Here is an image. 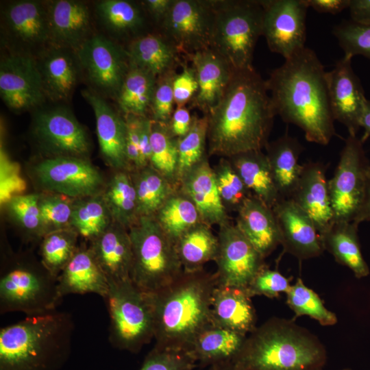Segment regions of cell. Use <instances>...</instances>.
Listing matches in <instances>:
<instances>
[{
  "label": "cell",
  "instance_id": "obj_1",
  "mask_svg": "<svg viewBox=\"0 0 370 370\" xmlns=\"http://www.w3.org/2000/svg\"><path fill=\"white\" fill-rule=\"evenodd\" d=\"M268 92L254 66L234 71L221 100L207 114L209 156L228 158L265 148L276 116Z\"/></svg>",
  "mask_w": 370,
  "mask_h": 370
},
{
  "label": "cell",
  "instance_id": "obj_2",
  "mask_svg": "<svg viewBox=\"0 0 370 370\" xmlns=\"http://www.w3.org/2000/svg\"><path fill=\"white\" fill-rule=\"evenodd\" d=\"M325 73L315 52L306 47L266 80L276 115L301 128L308 141L321 145L336 134Z\"/></svg>",
  "mask_w": 370,
  "mask_h": 370
},
{
  "label": "cell",
  "instance_id": "obj_3",
  "mask_svg": "<svg viewBox=\"0 0 370 370\" xmlns=\"http://www.w3.org/2000/svg\"><path fill=\"white\" fill-rule=\"evenodd\" d=\"M216 286L214 273L183 271L168 286L148 293L154 317V347L185 352L195 337L212 324Z\"/></svg>",
  "mask_w": 370,
  "mask_h": 370
},
{
  "label": "cell",
  "instance_id": "obj_4",
  "mask_svg": "<svg viewBox=\"0 0 370 370\" xmlns=\"http://www.w3.org/2000/svg\"><path fill=\"white\" fill-rule=\"evenodd\" d=\"M69 312L27 316L0 330V370H60L67 362L74 332Z\"/></svg>",
  "mask_w": 370,
  "mask_h": 370
},
{
  "label": "cell",
  "instance_id": "obj_5",
  "mask_svg": "<svg viewBox=\"0 0 370 370\" xmlns=\"http://www.w3.org/2000/svg\"><path fill=\"white\" fill-rule=\"evenodd\" d=\"M326 349L294 319L271 317L247 336L232 360L238 370H323Z\"/></svg>",
  "mask_w": 370,
  "mask_h": 370
},
{
  "label": "cell",
  "instance_id": "obj_6",
  "mask_svg": "<svg viewBox=\"0 0 370 370\" xmlns=\"http://www.w3.org/2000/svg\"><path fill=\"white\" fill-rule=\"evenodd\" d=\"M210 49L234 71L252 67L256 45L262 36L261 1L212 0Z\"/></svg>",
  "mask_w": 370,
  "mask_h": 370
},
{
  "label": "cell",
  "instance_id": "obj_7",
  "mask_svg": "<svg viewBox=\"0 0 370 370\" xmlns=\"http://www.w3.org/2000/svg\"><path fill=\"white\" fill-rule=\"evenodd\" d=\"M128 232L133 254L131 280L137 287L154 293L182 273L175 243L154 216L139 217Z\"/></svg>",
  "mask_w": 370,
  "mask_h": 370
},
{
  "label": "cell",
  "instance_id": "obj_8",
  "mask_svg": "<svg viewBox=\"0 0 370 370\" xmlns=\"http://www.w3.org/2000/svg\"><path fill=\"white\" fill-rule=\"evenodd\" d=\"M110 316L108 340L120 350L138 353L154 338V317L149 294L131 279L109 282L104 299Z\"/></svg>",
  "mask_w": 370,
  "mask_h": 370
},
{
  "label": "cell",
  "instance_id": "obj_9",
  "mask_svg": "<svg viewBox=\"0 0 370 370\" xmlns=\"http://www.w3.org/2000/svg\"><path fill=\"white\" fill-rule=\"evenodd\" d=\"M62 297L57 278L43 265L16 263L0 277V313L19 312L27 316L56 310Z\"/></svg>",
  "mask_w": 370,
  "mask_h": 370
},
{
  "label": "cell",
  "instance_id": "obj_10",
  "mask_svg": "<svg viewBox=\"0 0 370 370\" xmlns=\"http://www.w3.org/2000/svg\"><path fill=\"white\" fill-rule=\"evenodd\" d=\"M363 143L362 138L348 136L328 180L334 221H354L362 204L370 170Z\"/></svg>",
  "mask_w": 370,
  "mask_h": 370
},
{
  "label": "cell",
  "instance_id": "obj_11",
  "mask_svg": "<svg viewBox=\"0 0 370 370\" xmlns=\"http://www.w3.org/2000/svg\"><path fill=\"white\" fill-rule=\"evenodd\" d=\"M1 32L8 53L36 58L51 45L47 2L7 3L1 8Z\"/></svg>",
  "mask_w": 370,
  "mask_h": 370
},
{
  "label": "cell",
  "instance_id": "obj_12",
  "mask_svg": "<svg viewBox=\"0 0 370 370\" xmlns=\"http://www.w3.org/2000/svg\"><path fill=\"white\" fill-rule=\"evenodd\" d=\"M83 77L92 91L116 99L130 68L121 46L102 34H92L76 51Z\"/></svg>",
  "mask_w": 370,
  "mask_h": 370
},
{
  "label": "cell",
  "instance_id": "obj_13",
  "mask_svg": "<svg viewBox=\"0 0 370 370\" xmlns=\"http://www.w3.org/2000/svg\"><path fill=\"white\" fill-rule=\"evenodd\" d=\"M213 21L212 0H173L160 26L186 58L210 48Z\"/></svg>",
  "mask_w": 370,
  "mask_h": 370
},
{
  "label": "cell",
  "instance_id": "obj_14",
  "mask_svg": "<svg viewBox=\"0 0 370 370\" xmlns=\"http://www.w3.org/2000/svg\"><path fill=\"white\" fill-rule=\"evenodd\" d=\"M33 132L41 146L52 156L86 158L90 152L86 130L63 104L42 105L35 110Z\"/></svg>",
  "mask_w": 370,
  "mask_h": 370
},
{
  "label": "cell",
  "instance_id": "obj_15",
  "mask_svg": "<svg viewBox=\"0 0 370 370\" xmlns=\"http://www.w3.org/2000/svg\"><path fill=\"white\" fill-rule=\"evenodd\" d=\"M34 173L47 190L73 199L100 194L106 185L101 173L87 158L51 156L38 163Z\"/></svg>",
  "mask_w": 370,
  "mask_h": 370
},
{
  "label": "cell",
  "instance_id": "obj_16",
  "mask_svg": "<svg viewBox=\"0 0 370 370\" xmlns=\"http://www.w3.org/2000/svg\"><path fill=\"white\" fill-rule=\"evenodd\" d=\"M219 248L214 262L217 286L246 288L264 267V258L230 222L219 226Z\"/></svg>",
  "mask_w": 370,
  "mask_h": 370
},
{
  "label": "cell",
  "instance_id": "obj_17",
  "mask_svg": "<svg viewBox=\"0 0 370 370\" xmlns=\"http://www.w3.org/2000/svg\"><path fill=\"white\" fill-rule=\"evenodd\" d=\"M262 36L269 49L287 59L303 49L306 42L304 0H262Z\"/></svg>",
  "mask_w": 370,
  "mask_h": 370
},
{
  "label": "cell",
  "instance_id": "obj_18",
  "mask_svg": "<svg viewBox=\"0 0 370 370\" xmlns=\"http://www.w3.org/2000/svg\"><path fill=\"white\" fill-rule=\"evenodd\" d=\"M0 95L16 112L35 110L47 101L34 57L8 53L0 62Z\"/></svg>",
  "mask_w": 370,
  "mask_h": 370
},
{
  "label": "cell",
  "instance_id": "obj_19",
  "mask_svg": "<svg viewBox=\"0 0 370 370\" xmlns=\"http://www.w3.org/2000/svg\"><path fill=\"white\" fill-rule=\"evenodd\" d=\"M330 106L334 121L343 124L349 135L356 136L367 99L360 79L352 66V58L344 56L326 72Z\"/></svg>",
  "mask_w": 370,
  "mask_h": 370
},
{
  "label": "cell",
  "instance_id": "obj_20",
  "mask_svg": "<svg viewBox=\"0 0 370 370\" xmlns=\"http://www.w3.org/2000/svg\"><path fill=\"white\" fill-rule=\"evenodd\" d=\"M285 253L299 260L319 256L324 249L310 217L291 199H281L272 208Z\"/></svg>",
  "mask_w": 370,
  "mask_h": 370
},
{
  "label": "cell",
  "instance_id": "obj_21",
  "mask_svg": "<svg viewBox=\"0 0 370 370\" xmlns=\"http://www.w3.org/2000/svg\"><path fill=\"white\" fill-rule=\"evenodd\" d=\"M35 60L46 99L68 101L83 77L76 51L50 45Z\"/></svg>",
  "mask_w": 370,
  "mask_h": 370
},
{
  "label": "cell",
  "instance_id": "obj_22",
  "mask_svg": "<svg viewBox=\"0 0 370 370\" xmlns=\"http://www.w3.org/2000/svg\"><path fill=\"white\" fill-rule=\"evenodd\" d=\"M82 95L93 110L103 158L115 171H131L126 154L127 127L124 116L92 90H83Z\"/></svg>",
  "mask_w": 370,
  "mask_h": 370
},
{
  "label": "cell",
  "instance_id": "obj_23",
  "mask_svg": "<svg viewBox=\"0 0 370 370\" xmlns=\"http://www.w3.org/2000/svg\"><path fill=\"white\" fill-rule=\"evenodd\" d=\"M289 199L310 217L320 236L334 221L325 167L321 162L302 164L300 176Z\"/></svg>",
  "mask_w": 370,
  "mask_h": 370
},
{
  "label": "cell",
  "instance_id": "obj_24",
  "mask_svg": "<svg viewBox=\"0 0 370 370\" xmlns=\"http://www.w3.org/2000/svg\"><path fill=\"white\" fill-rule=\"evenodd\" d=\"M186 59L190 61L198 83V90L190 106L207 115L221 100L234 70L210 48L197 51Z\"/></svg>",
  "mask_w": 370,
  "mask_h": 370
},
{
  "label": "cell",
  "instance_id": "obj_25",
  "mask_svg": "<svg viewBox=\"0 0 370 370\" xmlns=\"http://www.w3.org/2000/svg\"><path fill=\"white\" fill-rule=\"evenodd\" d=\"M178 190L193 202L204 223L219 227L230 222L208 156L182 178Z\"/></svg>",
  "mask_w": 370,
  "mask_h": 370
},
{
  "label": "cell",
  "instance_id": "obj_26",
  "mask_svg": "<svg viewBox=\"0 0 370 370\" xmlns=\"http://www.w3.org/2000/svg\"><path fill=\"white\" fill-rule=\"evenodd\" d=\"M51 45L76 51L92 34L90 12L84 2L47 1Z\"/></svg>",
  "mask_w": 370,
  "mask_h": 370
},
{
  "label": "cell",
  "instance_id": "obj_27",
  "mask_svg": "<svg viewBox=\"0 0 370 370\" xmlns=\"http://www.w3.org/2000/svg\"><path fill=\"white\" fill-rule=\"evenodd\" d=\"M89 248L108 282L131 279L133 254L127 229L113 221Z\"/></svg>",
  "mask_w": 370,
  "mask_h": 370
},
{
  "label": "cell",
  "instance_id": "obj_28",
  "mask_svg": "<svg viewBox=\"0 0 370 370\" xmlns=\"http://www.w3.org/2000/svg\"><path fill=\"white\" fill-rule=\"evenodd\" d=\"M235 225L264 258L280 245V233L272 208L254 195L237 211Z\"/></svg>",
  "mask_w": 370,
  "mask_h": 370
},
{
  "label": "cell",
  "instance_id": "obj_29",
  "mask_svg": "<svg viewBox=\"0 0 370 370\" xmlns=\"http://www.w3.org/2000/svg\"><path fill=\"white\" fill-rule=\"evenodd\" d=\"M246 288L216 286L212 299V323L247 335L256 328L257 316Z\"/></svg>",
  "mask_w": 370,
  "mask_h": 370
},
{
  "label": "cell",
  "instance_id": "obj_30",
  "mask_svg": "<svg viewBox=\"0 0 370 370\" xmlns=\"http://www.w3.org/2000/svg\"><path fill=\"white\" fill-rule=\"evenodd\" d=\"M57 280L62 297L70 294L95 293L105 299L109 290L107 277L90 248L84 246L78 247Z\"/></svg>",
  "mask_w": 370,
  "mask_h": 370
},
{
  "label": "cell",
  "instance_id": "obj_31",
  "mask_svg": "<svg viewBox=\"0 0 370 370\" xmlns=\"http://www.w3.org/2000/svg\"><path fill=\"white\" fill-rule=\"evenodd\" d=\"M130 61L156 77L175 71L184 62L176 47L162 34H145L134 37L126 48Z\"/></svg>",
  "mask_w": 370,
  "mask_h": 370
},
{
  "label": "cell",
  "instance_id": "obj_32",
  "mask_svg": "<svg viewBox=\"0 0 370 370\" xmlns=\"http://www.w3.org/2000/svg\"><path fill=\"white\" fill-rule=\"evenodd\" d=\"M247 335L213 323L201 331L185 352L202 367L232 360L238 354Z\"/></svg>",
  "mask_w": 370,
  "mask_h": 370
},
{
  "label": "cell",
  "instance_id": "obj_33",
  "mask_svg": "<svg viewBox=\"0 0 370 370\" xmlns=\"http://www.w3.org/2000/svg\"><path fill=\"white\" fill-rule=\"evenodd\" d=\"M273 178L280 199H290L300 176L299 158L303 147L295 138L284 134L265 147Z\"/></svg>",
  "mask_w": 370,
  "mask_h": 370
},
{
  "label": "cell",
  "instance_id": "obj_34",
  "mask_svg": "<svg viewBox=\"0 0 370 370\" xmlns=\"http://www.w3.org/2000/svg\"><path fill=\"white\" fill-rule=\"evenodd\" d=\"M358 225L354 221H334L320 236L324 251L330 252L338 263L348 267L360 279L369 275L370 271L362 254Z\"/></svg>",
  "mask_w": 370,
  "mask_h": 370
},
{
  "label": "cell",
  "instance_id": "obj_35",
  "mask_svg": "<svg viewBox=\"0 0 370 370\" xmlns=\"http://www.w3.org/2000/svg\"><path fill=\"white\" fill-rule=\"evenodd\" d=\"M228 160L254 196L271 208L281 199L268 158L262 150L241 153L228 158Z\"/></svg>",
  "mask_w": 370,
  "mask_h": 370
},
{
  "label": "cell",
  "instance_id": "obj_36",
  "mask_svg": "<svg viewBox=\"0 0 370 370\" xmlns=\"http://www.w3.org/2000/svg\"><path fill=\"white\" fill-rule=\"evenodd\" d=\"M175 245L184 271L193 272L204 269L206 262L215 260L219 239L211 226L201 222L184 234Z\"/></svg>",
  "mask_w": 370,
  "mask_h": 370
},
{
  "label": "cell",
  "instance_id": "obj_37",
  "mask_svg": "<svg viewBox=\"0 0 370 370\" xmlns=\"http://www.w3.org/2000/svg\"><path fill=\"white\" fill-rule=\"evenodd\" d=\"M102 195L113 221L129 230L138 220L137 199L131 171H115Z\"/></svg>",
  "mask_w": 370,
  "mask_h": 370
},
{
  "label": "cell",
  "instance_id": "obj_38",
  "mask_svg": "<svg viewBox=\"0 0 370 370\" xmlns=\"http://www.w3.org/2000/svg\"><path fill=\"white\" fill-rule=\"evenodd\" d=\"M156 77L130 62V68L115 99L123 115L147 116Z\"/></svg>",
  "mask_w": 370,
  "mask_h": 370
},
{
  "label": "cell",
  "instance_id": "obj_39",
  "mask_svg": "<svg viewBox=\"0 0 370 370\" xmlns=\"http://www.w3.org/2000/svg\"><path fill=\"white\" fill-rule=\"evenodd\" d=\"M136 193L138 216H154L178 188L151 166L131 171Z\"/></svg>",
  "mask_w": 370,
  "mask_h": 370
},
{
  "label": "cell",
  "instance_id": "obj_40",
  "mask_svg": "<svg viewBox=\"0 0 370 370\" xmlns=\"http://www.w3.org/2000/svg\"><path fill=\"white\" fill-rule=\"evenodd\" d=\"M113 222L102 193L74 199L70 227L90 242L101 235Z\"/></svg>",
  "mask_w": 370,
  "mask_h": 370
},
{
  "label": "cell",
  "instance_id": "obj_41",
  "mask_svg": "<svg viewBox=\"0 0 370 370\" xmlns=\"http://www.w3.org/2000/svg\"><path fill=\"white\" fill-rule=\"evenodd\" d=\"M154 217L174 243L190 228L202 222L193 202L179 190L166 201Z\"/></svg>",
  "mask_w": 370,
  "mask_h": 370
},
{
  "label": "cell",
  "instance_id": "obj_42",
  "mask_svg": "<svg viewBox=\"0 0 370 370\" xmlns=\"http://www.w3.org/2000/svg\"><path fill=\"white\" fill-rule=\"evenodd\" d=\"M95 10L104 27L117 36L135 34L144 25L141 10L130 1H100L97 3Z\"/></svg>",
  "mask_w": 370,
  "mask_h": 370
},
{
  "label": "cell",
  "instance_id": "obj_43",
  "mask_svg": "<svg viewBox=\"0 0 370 370\" xmlns=\"http://www.w3.org/2000/svg\"><path fill=\"white\" fill-rule=\"evenodd\" d=\"M208 119L207 115L200 117L193 114V123L189 132L177 139L178 161L176 173V186L182 178L194 166L208 156Z\"/></svg>",
  "mask_w": 370,
  "mask_h": 370
},
{
  "label": "cell",
  "instance_id": "obj_44",
  "mask_svg": "<svg viewBox=\"0 0 370 370\" xmlns=\"http://www.w3.org/2000/svg\"><path fill=\"white\" fill-rule=\"evenodd\" d=\"M151 147L149 166L177 187V139L172 136L167 124L151 120Z\"/></svg>",
  "mask_w": 370,
  "mask_h": 370
},
{
  "label": "cell",
  "instance_id": "obj_45",
  "mask_svg": "<svg viewBox=\"0 0 370 370\" xmlns=\"http://www.w3.org/2000/svg\"><path fill=\"white\" fill-rule=\"evenodd\" d=\"M77 235L73 229L68 228L50 232L42 238L41 262L57 278L78 248Z\"/></svg>",
  "mask_w": 370,
  "mask_h": 370
},
{
  "label": "cell",
  "instance_id": "obj_46",
  "mask_svg": "<svg viewBox=\"0 0 370 370\" xmlns=\"http://www.w3.org/2000/svg\"><path fill=\"white\" fill-rule=\"evenodd\" d=\"M286 293V303L294 312V319L307 315L322 325H333L337 322L336 314L328 310L319 295L306 286L301 278L291 285Z\"/></svg>",
  "mask_w": 370,
  "mask_h": 370
},
{
  "label": "cell",
  "instance_id": "obj_47",
  "mask_svg": "<svg viewBox=\"0 0 370 370\" xmlns=\"http://www.w3.org/2000/svg\"><path fill=\"white\" fill-rule=\"evenodd\" d=\"M221 201L229 211L236 212L251 195L243 180L226 158H221L213 168Z\"/></svg>",
  "mask_w": 370,
  "mask_h": 370
},
{
  "label": "cell",
  "instance_id": "obj_48",
  "mask_svg": "<svg viewBox=\"0 0 370 370\" xmlns=\"http://www.w3.org/2000/svg\"><path fill=\"white\" fill-rule=\"evenodd\" d=\"M72 199L51 192L40 195V237L52 232L71 228L74 201H71Z\"/></svg>",
  "mask_w": 370,
  "mask_h": 370
},
{
  "label": "cell",
  "instance_id": "obj_49",
  "mask_svg": "<svg viewBox=\"0 0 370 370\" xmlns=\"http://www.w3.org/2000/svg\"><path fill=\"white\" fill-rule=\"evenodd\" d=\"M333 34L344 51V56L352 58L361 55L370 59V25L343 21L334 26Z\"/></svg>",
  "mask_w": 370,
  "mask_h": 370
},
{
  "label": "cell",
  "instance_id": "obj_50",
  "mask_svg": "<svg viewBox=\"0 0 370 370\" xmlns=\"http://www.w3.org/2000/svg\"><path fill=\"white\" fill-rule=\"evenodd\" d=\"M176 74L172 71L156 78L149 110L151 120L169 124L175 110L173 82Z\"/></svg>",
  "mask_w": 370,
  "mask_h": 370
},
{
  "label": "cell",
  "instance_id": "obj_51",
  "mask_svg": "<svg viewBox=\"0 0 370 370\" xmlns=\"http://www.w3.org/2000/svg\"><path fill=\"white\" fill-rule=\"evenodd\" d=\"M40 194L32 193L14 196L8 202L12 216L27 231L40 237Z\"/></svg>",
  "mask_w": 370,
  "mask_h": 370
},
{
  "label": "cell",
  "instance_id": "obj_52",
  "mask_svg": "<svg viewBox=\"0 0 370 370\" xmlns=\"http://www.w3.org/2000/svg\"><path fill=\"white\" fill-rule=\"evenodd\" d=\"M197 365L186 352L153 347L139 370H193Z\"/></svg>",
  "mask_w": 370,
  "mask_h": 370
},
{
  "label": "cell",
  "instance_id": "obj_53",
  "mask_svg": "<svg viewBox=\"0 0 370 370\" xmlns=\"http://www.w3.org/2000/svg\"><path fill=\"white\" fill-rule=\"evenodd\" d=\"M291 286L290 280L279 271L264 267L246 288L251 297L259 295L269 298L278 297L286 293Z\"/></svg>",
  "mask_w": 370,
  "mask_h": 370
},
{
  "label": "cell",
  "instance_id": "obj_54",
  "mask_svg": "<svg viewBox=\"0 0 370 370\" xmlns=\"http://www.w3.org/2000/svg\"><path fill=\"white\" fill-rule=\"evenodd\" d=\"M181 66L182 71L175 75L173 82L176 107L185 106L190 103L198 90L196 75L192 66L184 62Z\"/></svg>",
  "mask_w": 370,
  "mask_h": 370
},
{
  "label": "cell",
  "instance_id": "obj_55",
  "mask_svg": "<svg viewBox=\"0 0 370 370\" xmlns=\"http://www.w3.org/2000/svg\"><path fill=\"white\" fill-rule=\"evenodd\" d=\"M127 137L126 154L131 171L140 168V116L125 114Z\"/></svg>",
  "mask_w": 370,
  "mask_h": 370
},
{
  "label": "cell",
  "instance_id": "obj_56",
  "mask_svg": "<svg viewBox=\"0 0 370 370\" xmlns=\"http://www.w3.org/2000/svg\"><path fill=\"white\" fill-rule=\"evenodd\" d=\"M193 123V115L186 106L176 107L168 124L172 136L177 139L184 137L189 132Z\"/></svg>",
  "mask_w": 370,
  "mask_h": 370
},
{
  "label": "cell",
  "instance_id": "obj_57",
  "mask_svg": "<svg viewBox=\"0 0 370 370\" xmlns=\"http://www.w3.org/2000/svg\"><path fill=\"white\" fill-rule=\"evenodd\" d=\"M151 130L150 117L141 116L139 127L140 168L149 165L151 155Z\"/></svg>",
  "mask_w": 370,
  "mask_h": 370
},
{
  "label": "cell",
  "instance_id": "obj_58",
  "mask_svg": "<svg viewBox=\"0 0 370 370\" xmlns=\"http://www.w3.org/2000/svg\"><path fill=\"white\" fill-rule=\"evenodd\" d=\"M309 8L320 13L336 14L349 8L351 0H304Z\"/></svg>",
  "mask_w": 370,
  "mask_h": 370
},
{
  "label": "cell",
  "instance_id": "obj_59",
  "mask_svg": "<svg viewBox=\"0 0 370 370\" xmlns=\"http://www.w3.org/2000/svg\"><path fill=\"white\" fill-rule=\"evenodd\" d=\"M349 9L352 21L370 25V0H351Z\"/></svg>",
  "mask_w": 370,
  "mask_h": 370
},
{
  "label": "cell",
  "instance_id": "obj_60",
  "mask_svg": "<svg viewBox=\"0 0 370 370\" xmlns=\"http://www.w3.org/2000/svg\"><path fill=\"white\" fill-rule=\"evenodd\" d=\"M142 2L150 16L160 25L169 10L173 0H145Z\"/></svg>",
  "mask_w": 370,
  "mask_h": 370
},
{
  "label": "cell",
  "instance_id": "obj_61",
  "mask_svg": "<svg viewBox=\"0 0 370 370\" xmlns=\"http://www.w3.org/2000/svg\"><path fill=\"white\" fill-rule=\"evenodd\" d=\"M365 221H370V170L367 182L365 197L360 209L354 222L359 225Z\"/></svg>",
  "mask_w": 370,
  "mask_h": 370
},
{
  "label": "cell",
  "instance_id": "obj_62",
  "mask_svg": "<svg viewBox=\"0 0 370 370\" xmlns=\"http://www.w3.org/2000/svg\"><path fill=\"white\" fill-rule=\"evenodd\" d=\"M360 127L365 130V134L362 138L365 141L370 136V101L368 99L366 101L360 117Z\"/></svg>",
  "mask_w": 370,
  "mask_h": 370
},
{
  "label": "cell",
  "instance_id": "obj_63",
  "mask_svg": "<svg viewBox=\"0 0 370 370\" xmlns=\"http://www.w3.org/2000/svg\"><path fill=\"white\" fill-rule=\"evenodd\" d=\"M208 370H238L232 360L222 362L209 366Z\"/></svg>",
  "mask_w": 370,
  "mask_h": 370
},
{
  "label": "cell",
  "instance_id": "obj_64",
  "mask_svg": "<svg viewBox=\"0 0 370 370\" xmlns=\"http://www.w3.org/2000/svg\"><path fill=\"white\" fill-rule=\"evenodd\" d=\"M341 370H353V369H352L350 368H346V369H341Z\"/></svg>",
  "mask_w": 370,
  "mask_h": 370
}]
</instances>
